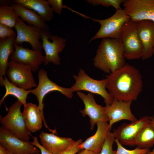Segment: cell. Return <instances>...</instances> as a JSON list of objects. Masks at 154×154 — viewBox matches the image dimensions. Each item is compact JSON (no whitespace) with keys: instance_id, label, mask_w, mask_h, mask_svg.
<instances>
[{"instance_id":"cell-4","label":"cell","mask_w":154,"mask_h":154,"mask_svg":"<svg viewBox=\"0 0 154 154\" xmlns=\"http://www.w3.org/2000/svg\"><path fill=\"white\" fill-rule=\"evenodd\" d=\"M99 23V30L89 41V42L96 39L109 38L120 39L122 29L130 18L126 11L121 9L116 10L110 17L104 19L91 18Z\"/></svg>"},{"instance_id":"cell-14","label":"cell","mask_w":154,"mask_h":154,"mask_svg":"<svg viewBox=\"0 0 154 154\" xmlns=\"http://www.w3.org/2000/svg\"><path fill=\"white\" fill-rule=\"evenodd\" d=\"M14 27L17 34L14 44L21 45L24 42H28L31 46L33 49L42 50V43L39 41L41 38V29L26 25L20 17Z\"/></svg>"},{"instance_id":"cell-19","label":"cell","mask_w":154,"mask_h":154,"mask_svg":"<svg viewBox=\"0 0 154 154\" xmlns=\"http://www.w3.org/2000/svg\"><path fill=\"white\" fill-rule=\"evenodd\" d=\"M42 145L53 154H59L76 141L68 137H60L54 133L42 131L39 135Z\"/></svg>"},{"instance_id":"cell-9","label":"cell","mask_w":154,"mask_h":154,"mask_svg":"<svg viewBox=\"0 0 154 154\" xmlns=\"http://www.w3.org/2000/svg\"><path fill=\"white\" fill-rule=\"evenodd\" d=\"M38 83L35 88L31 89V93L37 97L38 102V106L43 112L44 105L43 101L44 97L48 93L54 91L60 92L67 98L72 97L73 92L70 88L61 87L51 80L48 78L47 72L44 70L40 69L38 72Z\"/></svg>"},{"instance_id":"cell-2","label":"cell","mask_w":154,"mask_h":154,"mask_svg":"<svg viewBox=\"0 0 154 154\" xmlns=\"http://www.w3.org/2000/svg\"><path fill=\"white\" fill-rule=\"evenodd\" d=\"M123 51L120 39L103 38L96 51L93 64L106 73L113 72L125 64Z\"/></svg>"},{"instance_id":"cell-8","label":"cell","mask_w":154,"mask_h":154,"mask_svg":"<svg viewBox=\"0 0 154 154\" xmlns=\"http://www.w3.org/2000/svg\"><path fill=\"white\" fill-rule=\"evenodd\" d=\"M0 145L13 154H40V150L31 142L23 141L3 126L0 127Z\"/></svg>"},{"instance_id":"cell-32","label":"cell","mask_w":154,"mask_h":154,"mask_svg":"<svg viewBox=\"0 0 154 154\" xmlns=\"http://www.w3.org/2000/svg\"><path fill=\"white\" fill-rule=\"evenodd\" d=\"M15 32L12 28L0 23V38L3 39L12 37Z\"/></svg>"},{"instance_id":"cell-30","label":"cell","mask_w":154,"mask_h":154,"mask_svg":"<svg viewBox=\"0 0 154 154\" xmlns=\"http://www.w3.org/2000/svg\"><path fill=\"white\" fill-rule=\"evenodd\" d=\"M47 1L48 4L51 6V8L53 11L59 15L61 14L64 5H63L62 0H48Z\"/></svg>"},{"instance_id":"cell-1","label":"cell","mask_w":154,"mask_h":154,"mask_svg":"<svg viewBox=\"0 0 154 154\" xmlns=\"http://www.w3.org/2000/svg\"><path fill=\"white\" fill-rule=\"evenodd\" d=\"M106 89L114 99L124 101L136 100L141 93L143 80L139 70L127 63L106 75Z\"/></svg>"},{"instance_id":"cell-35","label":"cell","mask_w":154,"mask_h":154,"mask_svg":"<svg viewBox=\"0 0 154 154\" xmlns=\"http://www.w3.org/2000/svg\"><path fill=\"white\" fill-rule=\"evenodd\" d=\"M13 3V0H1L0 1V6L11 5Z\"/></svg>"},{"instance_id":"cell-39","label":"cell","mask_w":154,"mask_h":154,"mask_svg":"<svg viewBox=\"0 0 154 154\" xmlns=\"http://www.w3.org/2000/svg\"><path fill=\"white\" fill-rule=\"evenodd\" d=\"M153 55L154 56V46L153 47Z\"/></svg>"},{"instance_id":"cell-5","label":"cell","mask_w":154,"mask_h":154,"mask_svg":"<svg viewBox=\"0 0 154 154\" xmlns=\"http://www.w3.org/2000/svg\"><path fill=\"white\" fill-rule=\"evenodd\" d=\"M73 77L76 82L70 88L73 92L84 91L97 94L104 98L106 105L112 104L114 98L106 90L108 80L106 78L100 80L94 79L82 69H80L78 75H74Z\"/></svg>"},{"instance_id":"cell-40","label":"cell","mask_w":154,"mask_h":154,"mask_svg":"<svg viewBox=\"0 0 154 154\" xmlns=\"http://www.w3.org/2000/svg\"><path fill=\"white\" fill-rule=\"evenodd\" d=\"M7 151V154H13Z\"/></svg>"},{"instance_id":"cell-33","label":"cell","mask_w":154,"mask_h":154,"mask_svg":"<svg viewBox=\"0 0 154 154\" xmlns=\"http://www.w3.org/2000/svg\"><path fill=\"white\" fill-rule=\"evenodd\" d=\"M31 136L33 139V141L31 142L32 143L39 149L40 151L41 154H53L39 143L37 136L33 137L32 135Z\"/></svg>"},{"instance_id":"cell-3","label":"cell","mask_w":154,"mask_h":154,"mask_svg":"<svg viewBox=\"0 0 154 154\" xmlns=\"http://www.w3.org/2000/svg\"><path fill=\"white\" fill-rule=\"evenodd\" d=\"M22 105L17 99L9 107L7 114L1 119L0 123L2 126L19 139L29 141L31 135L21 111Z\"/></svg>"},{"instance_id":"cell-22","label":"cell","mask_w":154,"mask_h":154,"mask_svg":"<svg viewBox=\"0 0 154 154\" xmlns=\"http://www.w3.org/2000/svg\"><path fill=\"white\" fill-rule=\"evenodd\" d=\"M15 33L12 37L0 39V85L3 86V76L8 68V60L15 50L14 44L16 37Z\"/></svg>"},{"instance_id":"cell-21","label":"cell","mask_w":154,"mask_h":154,"mask_svg":"<svg viewBox=\"0 0 154 154\" xmlns=\"http://www.w3.org/2000/svg\"><path fill=\"white\" fill-rule=\"evenodd\" d=\"M11 5L17 16L23 21L26 22L29 25L35 26L41 30H49V27L46 22L34 11L27 9L19 4L13 3Z\"/></svg>"},{"instance_id":"cell-29","label":"cell","mask_w":154,"mask_h":154,"mask_svg":"<svg viewBox=\"0 0 154 154\" xmlns=\"http://www.w3.org/2000/svg\"><path fill=\"white\" fill-rule=\"evenodd\" d=\"M115 142L117 147L115 154H147L150 150L137 147L133 150H129L123 147L117 139H115Z\"/></svg>"},{"instance_id":"cell-25","label":"cell","mask_w":154,"mask_h":154,"mask_svg":"<svg viewBox=\"0 0 154 154\" xmlns=\"http://www.w3.org/2000/svg\"><path fill=\"white\" fill-rule=\"evenodd\" d=\"M2 85L5 87L6 92L0 101V105L3 103L5 98L9 95L13 96L16 97L24 106L27 104V96L31 93V90H27L17 87L11 82L5 76L3 81Z\"/></svg>"},{"instance_id":"cell-24","label":"cell","mask_w":154,"mask_h":154,"mask_svg":"<svg viewBox=\"0 0 154 154\" xmlns=\"http://www.w3.org/2000/svg\"><path fill=\"white\" fill-rule=\"evenodd\" d=\"M154 145V126L149 121L141 129L135 140V146L149 149Z\"/></svg>"},{"instance_id":"cell-38","label":"cell","mask_w":154,"mask_h":154,"mask_svg":"<svg viewBox=\"0 0 154 154\" xmlns=\"http://www.w3.org/2000/svg\"><path fill=\"white\" fill-rule=\"evenodd\" d=\"M147 154H154V149L152 150H149Z\"/></svg>"},{"instance_id":"cell-18","label":"cell","mask_w":154,"mask_h":154,"mask_svg":"<svg viewBox=\"0 0 154 154\" xmlns=\"http://www.w3.org/2000/svg\"><path fill=\"white\" fill-rule=\"evenodd\" d=\"M23 114L27 127L30 132H35L41 129L42 122L46 128L52 133H56L55 129H50L47 126L44 119L43 112L38 106L31 103H28L24 106Z\"/></svg>"},{"instance_id":"cell-17","label":"cell","mask_w":154,"mask_h":154,"mask_svg":"<svg viewBox=\"0 0 154 154\" xmlns=\"http://www.w3.org/2000/svg\"><path fill=\"white\" fill-rule=\"evenodd\" d=\"M137 33L143 46L141 59L145 60L152 57L154 46V23L149 20L137 22Z\"/></svg>"},{"instance_id":"cell-37","label":"cell","mask_w":154,"mask_h":154,"mask_svg":"<svg viewBox=\"0 0 154 154\" xmlns=\"http://www.w3.org/2000/svg\"><path fill=\"white\" fill-rule=\"evenodd\" d=\"M150 123L154 126V115L149 117Z\"/></svg>"},{"instance_id":"cell-7","label":"cell","mask_w":154,"mask_h":154,"mask_svg":"<svg viewBox=\"0 0 154 154\" xmlns=\"http://www.w3.org/2000/svg\"><path fill=\"white\" fill-rule=\"evenodd\" d=\"M32 72L29 66L10 60L6 74L12 83L19 88L28 90L37 86Z\"/></svg>"},{"instance_id":"cell-11","label":"cell","mask_w":154,"mask_h":154,"mask_svg":"<svg viewBox=\"0 0 154 154\" xmlns=\"http://www.w3.org/2000/svg\"><path fill=\"white\" fill-rule=\"evenodd\" d=\"M123 9L132 20L154 23V0H124Z\"/></svg>"},{"instance_id":"cell-15","label":"cell","mask_w":154,"mask_h":154,"mask_svg":"<svg viewBox=\"0 0 154 154\" xmlns=\"http://www.w3.org/2000/svg\"><path fill=\"white\" fill-rule=\"evenodd\" d=\"M77 94L83 102L85 106L83 110L80 111L83 117L88 116L90 118V129L93 130L96 123L100 121H109L105 111L104 107L98 104L94 96L91 93L86 94L80 91Z\"/></svg>"},{"instance_id":"cell-10","label":"cell","mask_w":154,"mask_h":154,"mask_svg":"<svg viewBox=\"0 0 154 154\" xmlns=\"http://www.w3.org/2000/svg\"><path fill=\"white\" fill-rule=\"evenodd\" d=\"M41 35L42 48L45 54L43 62L44 65H47L51 62L55 65H60L59 54L66 46V39L58 35H52L48 31L41 30Z\"/></svg>"},{"instance_id":"cell-27","label":"cell","mask_w":154,"mask_h":154,"mask_svg":"<svg viewBox=\"0 0 154 154\" xmlns=\"http://www.w3.org/2000/svg\"><path fill=\"white\" fill-rule=\"evenodd\" d=\"M124 0H87L85 1L88 3L94 6L101 5L104 7H109L112 6L116 10L121 9L120 5Z\"/></svg>"},{"instance_id":"cell-28","label":"cell","mask_w":154,"mask_h":154,"mask_svg":"<svg viewBox=\"0 0 154 154\" xmlns=\"http://www.w3.org/2000/svg\"><path fill=\"white\" fill-rule=\"evenodd\" d=\"M115 137L113 132L109 131L100 154H115L116 150L113 149Z\"/></svg>"},{"instance_id":"cell-12","label":"cell","mask_w":154,"mask_h":154,"mask_svg":"<svg viewBox=\"0 0 154 154\" xmlns=\"http://www.w3.org/2000/svg\"><path fill=\"white\" fill-rule=\"evenodd\" d=\"M149 120V117L145 116L129 123H124L114 131L115 138L122 145L135 146L139 133Z\"/></svg>"},{"instance_id":"cell-13","label":"cell","mask_w":154,"mask_h":154,"mask_svg":"<svg viewBox=\"0 0 154 154\" xmlns=\"http://www.w3.org/2000/svg\"><path fill=\"white\" fill-rule=\"evenodd\" d=\"M132 101H124L114 99L112 104L104 107L105 114L109 119L111 130L112 125L122 120L133 122L137 119L132 113L131 106Z\"/></svg>"},{"instance_id":"cell-36","label":"cell","mask_w":154,"mask_h":154,"mask_svg":"<svg viewBox=\"0 0 154 154\" xmlns=\"http://www.w3.org/2000/svg\"><path fill=\"white\" fill-rule=\"evenodd\" d=\"M0 154H7V151L0 145Z\"/></svg>"},{"instance_id":"cell-6","label":"cell","mask_w":154,"mask_h":154,"mask_svg":"<svg viewBox=\"0 0 154 154\" xmlns=\"http://www.w3.org/2000/svg\"><path fill=\"white\" fill-rule=\"evenodd\" d=\"M120 39L123 46V56L128 60L141 58L143 46L137 31V23L130 19L123 26Z\"/></svg>"},{"instance_id":"cell-26","label":"cell","mask_w":154,"mask_h":154,"mask_svg":"<svg viewBox=\"0 0 154 154\" xmlns=\"http://www.w3.org/2000/svg\"><path fill=\"white\" fill-rule=\"evenodd\" d=\"M19 18L11 5L0 6V23L12 28L16 25Z\"/></svg>"},{"instance_id":"cell-23","label":"cell","mask_w":154,"mask_h":154,"mask_svg":"<svg viewBox=\"0 0 154 154\" xmlns=\"http://www.w3.org/2000/svg\"><path fill=\"white\" fill-rule=\"evenodd\" d=\"M13 3L20 4L26 8L37 13L45 22L51 20L54 17L53 11L45 0H14Z\"/></svg>"},{"instance_id":"cell-31","label":"cell","mask_w":154,"mask_h":154,"mask_svg":"<svg viewBox=\"0 0 154 154\" xmlns=\"http://www.w3.org/2000/svg\"><path fill=\"white\" fill-rule=\"evenodd\" d=\"M82 142V140H78L65 150L59 154H76L80 150L79 147L80 144Z\"/></svg>"},{"instance_id":"cell-20","label":"cell","mask_w":154,"mask_h":154,"mask_svg":"<svg viewBox=\"0 0 154 154\" xmlns=\"http://www.w3.org/2000/svg\"><path fill=\"white\" fill-rule=\"evenodd\" d=\"M96 124L97 129L95 133L87 138L79 145L80 149L100 152L107 135L110 130L108 121H100Z\"/></svg>"},{"instance_id":"cell-34","label":"cell","mask_w":154,"mask_h":154,"mask_svg":"<svg viewBox=\"0 0 154 154\" xmlns=\"http://www.w3.org/2000/svg\"><path fill=\"white\" fill-rule=\"evenodd\" d=\"M100 152L83 149L77 154H100Z\"/></svg>"},{"instance_id":"cell-16","label":"cell","mask_w":154,"mask_h":154,"mask_svg":"<svg viewBox=\"0 0 154 154\" xmlns=\"http://www.w3.org/2000/svg\"><path fill=\"white\" fill-rule=\"evenodd\" d=\"M14 46L15 50L10 56V60L28 65L33 72L37 71L45 58L41 50L30 49L16 44H14Z\"/></svg>"}]
</instances>
